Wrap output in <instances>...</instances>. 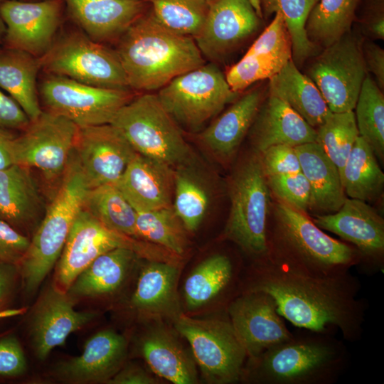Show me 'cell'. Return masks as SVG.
<instances>
[{
    "mask_svg": "<svg viewBox=\"0 0 384 384\" xmlns=\"http://www.w3.org/2000/svg\"><path fill=\"white\" fill-rule=\"evenodd\" d=\"M361 282L350 272L319 276L302 272L267 254L252 260L244 272L242 290L269 294L282 318L295 326L359 341L363 336L366 305L358 295ZM241 290V291H242Z\"/></svg>",
    "mask_w": 384,
    "mask_h": 384,
    "instance_id": "cell-1",
    "label": "cell"
},
{
    "mask_svg": "<svg viewBox=\"0 0 384 384\" xmlns=\"http://www.w3.org/2000/svg\"><path fill=\"white\" fill-rule=\"evenodd\" d=\"M119 38L116 53L129 89L159 90L205 63L193 38L166 28L151 11L142 14Z\"/></svg>",
    "mask_w": 384,
    "mask_h": 384,
    "instance_id": "cell-2",
    "label": "cell"
},
{
    "mask_svg": "<svg viewBox=\"0 0 384 384\" xmlns=\"http://www.w3.org/2000/svg\"><path fill=\"white\" fill-rule=\"evenodd\" d=\"M334 334L307 329L247 359L240 381L252 384H334L349 352Z\"/></svg>",
    "mask_w": 384,
    "mask_h": 384,
    "instance_id": "cell-3",
    "label": "cell"
},
{
    "mask_svg": "<svg viewBox=\"0 0 384 384\" xmlns=\"http://www.w3.org/2000/svg\"><path fill=\"white\" fill-rule=\"evenodd\" d=\"M267 255L302 272L334 276L357 266L360 255L349 245L326 234L302 213L279 201L274 223L267 227Z\"/></svg>",
    "mask_w": 384,
    "mask_h": 384,
    "instance_id": "cell-4",
    "label": "cell"
},
{
    "mask_svg": "<svg viewBox=\"0 0 384 384\" xmlns=\"http://www.w3.org/2000/svg\"><path fill=\"white\" fill-rule=\"evenodd\" d=\"M62 181L18 265L23 289L34 293L58 260L89 187L74 154Z\"/></svg>",
    "mask_w": 384,
    "mask_h": 384,
    "instance_id": "cell-5",
    "label": "cell"
},
{
    "mask_svg": "<svg viewBox=\"0 0 384 384\" xmlns=\"http://www.w3.org/2000/svg\"><path fill=\"white\" fill-rule=\"evenodd\" d=\"M230 210L221 238L236 245L251 260L268 252L270 189L260 154L245 158L228 182Z\"/></svg>",
    "mask_w": 384,
    "mask_h": 384,
    "instance_id": "cell-6",
    "label": "cell"
},
{
    "mask_svg": "<svg viewBox=\"0 0 384 384\" xmlns=\"http://www.w3.org/2000/svg\"><path fill=\"white\" fill-rule=\"evenodd\" d=\"M134 151L175 169L196 161L181 127L165 110L156 94L134 97L115 114L111 123Z\"/></svg>",
    "mask_w": 384,
    "mask_h": 384,
    "instance_id": "cell-7",
    "label": "cell"
},
{
    "mask_svg": "<svg viewBox=\"0 0 384 384\" xmlns=\"http://www.w3.org/2000/svg\"><path fill=\"white\" fill-rule=\"evenodd\" d=\"M119 247L131 249L146 260L178 263L180 258L158 245L110 229L82 208L58 260L53 284L67 292L75 278L95 259Z\"/></svg>",
    "mask_w": 384,
    "mask_h": 384,
    "instance_id": "cell-8",
    "label": "cell"
},
{
    "mask_svg": "<svg viewBox=\"0 0 384 384\" xmlns=\"http://www.w3.org/2000/svg\"><path fill=\"white\" fill-rule=\"evenodd\" d=\"M173 321L177 333L188 342L208 383L231 384L241 380L247 356L227 311L225 316L210 319L181 313Z\"/></svg>",
    "mask_w": 384,
    "mask_h": 384,
    "instance_id": "cell-9",
    "label": "cell"
},
{
    "mask_svg": "<svg viewBox=\"0 0 384 384\" xmlns=\"http://www.w3.org/2000/svg\"><path fill=\"white\" fill-rule=\"evenodd\" d=\"M238 94L212 62L176 77L156 95L181 129L196 131L234 102Z\"/></svg>",
    "mask_w": 384,
    "mask_h": 384,
    "instance_id": "cell-10",
    "label": "cell"
},
{
    "mask_svg": "<svg viewBox=\"0 0 384 384\" xmlns=\"http://www.w3.org/2000/svg\"><path fill=\"white\" fill-rule=\"evenodd\" d=\"M39 60L41 67L50 75L100 87L129 88L116 51L86 34L73 32L64 35L54 41Z\"/></svg>",
    "mask_w": 384,
    "mask_h": 384,
    "instance_id": "cell-11",
    "label": "cell"
},
{
    "mask_svg": "<svg viewBox=\"0 0 384 384\" xmlns=\"http://www.w3.org/2000/svg\"><path fill=\"white\" fill-rule=\"evenodd\" d=\"M363 43L351 31L324 48L306 75L321 92L332 112L353 111L368 75Z\"/></svg>",
    "mask_w": 384,
    "mask_h": 384,
    "instance_id": "cell-12",
    "label": "cell"
},
{
    "mask_svg": "<svg viewBox=\"0 0 384 384\" xmlns=\"http://www.w3.org/2000/svg\"><path fill=\"white\" fill-rule=\"evenodd\" d=\"M40 92L48 111L66 117L79 128L111 123L134 97L129 88L100 87L50 74L41 83Z\"/></svg>",
    "mask_w": 384,
    "mask_h": 384,
    "instance_id": "cell-13",
    "label": "cell"
},
{
    "mask_svg": "<svg viewBox=\"0 0 384 384\" xmlns=\"http://www.w3.org/2000/svg\"><path fill=\"white\" fill-rule=\"evenodd\" d=\"M79 127L49 111L30 121L16 136L15 164L38 169L48 180L63 176L74 151Z\"/></svg>",
    "mask_w": 384,
    "mask_h": 384,
    "instance_id": "cell-14",
    "label": "cell"
},
{
    "mask_svg": "<svg viewBox=\"0 0 384 384\" xmlns=\"http://www.w3.org/2000/svg\"><path fill=\"white\" fill-rule=\"evenodd\" d=\"M321 230L351 242L358 251L361 272L373 275L384 268V220L366 201L346 198L336 212L311 219Z\"/></svg>",
    "mask_w": 384,
    "mask_h": 384,
    "instance_id": "cell-15",
    "label": "cell"
},
{
    "mask_svg": "<svg viewBox=\"0 0 384 384\" xmlns=\"http://www.w3.org/2000/svg\"><path fill=\"white\" fill-rule=\"evenodd\" d=\"M234 330L245 349L247 359L289 338L287 327L273 298L257 290H242L226 306Z\"/></svg>",
    "mask_w": 384,
    "mask_h": 384,
    "instance_id": "cell-16",
    "label": "cell"
},
{
    "mask_svg": "<svg viewBox=\"0 0 384 384\" xmlns=\"http://www.w3.org/2000/svg\"><path fill=\"white\" fill-rule=\"evenodd\" d=\"M136 153L110 123L79 128L74 154L90 189L115 184Z\"/></svg>",
    "mask_w": 384,
    "mask_h": 384,
    "instance_id": "cell-17",
    "label": "cell"
},
{
    "mask_svg": "<svg viewBox=\"0 0 384 384\" xmlns=\"http://www.w3.org/2000/svg\"><path fill=\"white\" fill-rule=\"evenodd\" d=\"M0 14L6 27L1 45L36 58L43 56L53 45L60 23L58 1L4 0Z\"/></svg>",
    "mask_w": 384,
    "mask_h": 384,
    "instance_id": "cell-18",
    "label": "cell"
},
{
    "mask_svg": "<svg viewBox=\"0 0 384 384\" xmlns=\"http://www.w3.org/2000/svg\"><path fill=\"white\" fill-rule=\"evenodd\" d=\"M260 18L248 0H215L194 40L203 57L221 60L258 30Z\"/></svg>",
    "mask_w": 384,
    "mask_h": 384,
    "instance_id": "cell-19",
    "label": "cell"
},
{
    "mask_svg": "<svg viewBox=\"0 0 384 384\" xmlns=\"http://www.w3.org/2000/svg\"><path fill=\"white\" fill-rule=\"evenodd\" d=\"M75 301L53 284L40 296L30 321L32 346L39 360H45L53 348L65 343L70 334L96 316L92 311L75 310Z\"/></svg>",
    "mask_w": 384,
    "mask_h": 384,
    "instance_id": "cell-20",
    "label": "cell"
},
{
    "mask_svg": "<svg viewBox=\"0 0 384 384\" xmlns=\"http://www.w3.org/2000/svg\"><path fill=\"white\" fill-rule=\"evenodd\" d=\"M127 351L124 336L102 330L86 341L80 356L61 362L55 375L66 383H107L122 368Z\"/></svg>",
    "mask_w": 384,
    "mask_h": 384,
    "instance_id": "cell-21",
    "label": "cell"
},
{
    "mask_svg": "<svg viewBox=\"0 0 384 384\" xmlns=\"http://www.w3.org/2000/svg\"><path fill=\"white\" fill-rule=\"evenodd\" d=\"M115 185L136 211L171 206L174 169L136 153Z\"/></svg>",
    "mask_w": 384,
    "mask_h": 384,
    "instance_id": "cell-22",
    "label": "cell"
},
{
    "mask_svg": "<svg viewBox=\"0 0 384 384\" xmlns=\"http://www.w3.org/2000/svg\"><path fill=\"white\" fill-rule=\"evenodd\" d=\"M249 131L258 154L273 145L297 146L316 140L315 128L284 101L270 95L262 101Z\"/></svg>",
    "mask_w": 384,
    "mask_h": 384,
    "instance_id": "cell-23",
    "label": "cell"
},
{
    "mask_svg": "<svg viewBox=\"0 0 384 384\" xmlns=\"http://www.w3.org/2000/svg\"><path fill=\"white\" fill-rule=\"evenodd\" d=\"M240 267L229 254H213L200 262L189 274L183 284L184 302L195 310L218 298L228 304L242 290Z\"/></svg>",
    "mask_w": 384,
    "mask_h": 384,
    "instance_id": "cell-24",
    "label": "cell"
},
{
    "mask_svg": "<svg viewBox=\"0 0 384 384\" xmlns=\"http://www.w3.org/2000/svg\"><path fill=\"white\" fill-rule=\"evenodd\" d=\"M130 300L132 309L152 319H174L182 313L177 283L179 268L176 262L146 260Z\"/></svg>",
    "mask_w": 384,
    "mask_h": 384,
    "instance_id": "cell-25",
    "label": "cell"
},
{
    "mask_svg": "<svg viewBox=\"0 0 384 384\" xmlns=\"http://www.w3.org/2000/svg\"><path fill=\"white\" fill-rule=\"evenodd\" d=\"M261 87L239 99L198 135L199 142L216 159L226 161L238 151L253 123L263 101Z\"/></svg>",
    "mask_w": 384,
    "mask_h": 384,
    "instance_id": "cell-26",
    "label": "cell"
},
{
    "mask_svg": "<svg viewBox=\"0 0 384 384\" xmlns=\"http://www.w3.org/2000/svg\"><path fill=\"white\" fill-rule=\"evenodd\" d=\"M139 348L155 375L175 384L197 383L193 354L187 352L175 334L164 324H152L140 338Z\"/></svg>",
    "mask_w": 384,
    "mask_h": 384,
    "instance_id": "cell-27",
    "label": "cell"
},
{
    "mask_svg": "<svg viewBox=\"0 0 384 384\" xmlns=\"http://www.w3.org/2000/svg\"><path fill=\"white\" fill-rule=\"evenodd\" d=\"M77 23L96 42L120 37L143 14L140 0H66Z\"/></svg>",
    "mask_w": 384,
    "mask_h": 384,
    "instance_id": "cell-28",
    "label": "cell"
},
{
    "mask_svg": "<svg viewBox=\"0 0 384 384\" xmlns=\"http://www.w3.org/2000/svg\"><path fill=\"white\" fill-rule=\"evenodd\" d=\"M42 208L30 168L15 164L0 169V220L23 233L38 220Z\"/></svg>",
    "mask_w": 384,
    "mask_h": 384,
    "instance_id": "cell-29",
    "label": "cell"
},
{
    "mask_svg": "<svg viewBox=\"0 0 384 384\" xmlns=\"http://www.w3.org/2000/svg\"><path fill=\"white\" fill-rule=\"evenodd\" d=\"M295 149L302 172L311 188L309 210L324 214L337 211L346 198L337 167L316 142Z\"/></svg>",
    "mask_w": 384,
    "mask_h": 384,
    "instance_id": "cell-30",
    "label": "cell"
},
{
    "mask_svg": "<svg viewBox=\"0 0 384 384\" xmlns=\"http://www.w3.org/2000/svg\"><path fill=\"white\" fill-rule=\"evenodd\" d=\"M269 80V95L284 101L314 128L331 112L318 87L292 59Z\"/></svg>",
    "mask_w": 384,
    "mask_h": 384,
    "instance_id": "cell-31",
    "label": "cell"
},
{
    "mask_svg": "<svg viewBox=\"0 0 384 384\" xmlns=\"http://www.w3.org/2000/svg\"><path fill=\"white\" fill-rule=\"evenodd\" d=\"M138 258L134 250L124 247L103 253L80 273L67 293L75 300L112 294L122 285Z\"/></svg>",
    "mask_w": 384,
    "mask_h": 384,
    "instance_id": "cell-32",
    "label": "cell"
},
{
    "mask_svg": "<svg viewBox=\"0 0 384 384\" xmlns=\"http://www.w3.org/2000/svg\"><path fill=\"white\" fill-rule=\"evenodd\" d=\"M41 68L39 58L0 46V87L18 103L30 121L43 112L36 88Z\"/></svg>",
    "mask_w": 384,
    "mask_h": 384,
    "instance_id": "cell-33",
    "label": "cell"
},
{
    "mask_svg": "<svg viewBox=\"0 0 384 384\" xmlns=\"http://www.w3.org/2000/svg\"><path fill=\"white\" fill-rule=\"evenodd\" d=\"M345 193L363 201H373L382 193L384 174L371 146L360 136L341 174Z\"/></svg>",
    "mask_w": 384,
    "mask_h": 384,
    "instance_id": "cell-34",
    "label": "cell"
},
{
    "mask_svg": "<svg viewBox=\"0 0 384 384\" xmlns=\"http://www.w3.org/2000/svg\"><path fill=\"white\" fill-rule=\"evenodd\" d=\"M195 161L174 169L172 206L188 232H195L205 218L209 206L206 183L195 169Z\"/></svg>",
    "mask_w": 384,
    "mask_h": 384,
    "instance_id": "cell-35",
    "label": "cell"
},
{
    "mask_svg": "<svg viewBox=\"0 0 384 384\" xmlns=\"http://www.w3.org/2000/svg\"><path fill=\"white\" fill-rule=\"evenodd\" d=\"M360 0H319L306 24L309 39L323 48L351 31Z\"/></svg>",
    "mask_w": 384,
    "mask_h": 384,
    "instance_id": "cell-36",
    "label": "cell"
},
{
    "mask_svg": "<svg viewBox=\"0 0 384 384\" xmlns=\"http://www.w3.org/2000/svg\"><path fill=\"white\" fill-rule=\"evenodd\" d=\"M187 232L172 206L137 211V239L158 245L179 257L188 248Z\"/></svg>",
    "mask_w": 384,
    "mask_h": 384,
    "instance_id": "cell-37",
    "label": "cell"
},
{
    "mask_svg": "<svg viewBox=\"0 0 384 384\" xmlns=\"http://www.w3.org/2000/svg\"><path fill=\"white\" fill-rule=\"evenodd\" d=\"M83 208L110 229L137 238V211L115 184L89 189Z\"/></svg>",
    "mask_w": 384,
    "mask_h": 384,
    "instance_id": "cell-38",
    "label": "cell"
},
{
    "mask_svg": "<svg viewBox=\"0 0 384 384\" xmlns=\"http://www.w3.org/2000/svg\"><path fill=\"white\" fill-rule=\"evenodd\" d=\"M319 0H261L266 16L282 14L291 37L292 60L301 65L318 52L319 47L308 38L306 24L309 15Z\"/></svg>",
    "mask_w": 384,
    "mask_h": 384,
    "instance_id": "cell-39",
    "label": "cell"
},
{
    "mask_svg": "<svg viewBox=\"0 0 384 384\" xmlns=\"http://www.w3.org/2000/svg\"><path fill=\"white\" fill-rule=\"evenodd\" d=\"M359 136L380 159L384 157V96L376 82L368 74L355 106Z\"/></svg>",
    "mask_w": 384,
    "mask_h": 384,
    "instance_id": "cell-40",
    "label": "cell"
},
{
    "mask_svg": "<svg viewBox=\"0 0 384 384\" xmlns=\"http://www.w3.org/2000/svg\"><path fill=\"white\" fill-rule=\"evenodd\" d=\"M316 130V142L337 167L341 176L348 156L359 137L353 110L331 112Z\"/></svg>",
    "mask_w": 384,
    "mask_h": 384,
    "instance_id": "cell-41",
    "label": "cell"
},
{
    "mask_svg": "<svg viewBox=\"0 0 384 384\" xmlns=\"http://www.w3.org/2000/svg\"><path fill=\"white\" fill-rule=\"evenodd\" d=\"M156 19L170 30L195 38L201 31L208 9L206 0H147Z\"/></svg>",
    "mask_w": 384,
    "mask_h": 384,
    "instance_id": "cell-42",
    "label": "cell"
},
{
    "mask_svg": "<svg viewBox=\"0 0 384 384\" xmlns=\"http://www.w3.org/2000/svg\"><path fill=\"white\" fill-rule=\"evenodd\" d=\"M290 57L265 53H245L225 75L227 82L239 93L254 82L270 79L278 73L291 60Z\"/></svg>",
    "mask_w": 384,
    "mask_h": 384,
    "instance_id": "cell-43",
    "label": "cell"
},
{
    "mask_svg": "<svg viewBox=\"0 0 384 384\" xmlns=\"http://www.w3.org/2000/svg\"><path fill=\"white\" fill-rule=\"evenodd\" d=\"M266 180L270 191L273 192L279 201L304 213L309 210L311 188L302 171L267 176Z\"/></svg>",
    "mask_w": 384,
    "mask_h": 384,
    "instance_id": "cell-44",
    "label": "cell"
},
{
    "mask_svg": "<svg viewBox=\"0 0 384 384\" xmlns=\"http://www.w3.org/2000/svg\"><path fill=\"white\" fill-rule=\"evenodd\" d=\"M265 177L302 171L295 146L273 145L260 154Z\"/></svg>",
    "mask_w": 384,
    "mask_h": 384,
    "instance_id": "cell-45",
    "label": "cell"
},
{
    "mask_svg": "<svg viewBox=\"0 0 384 384\" xmlns=\"http://www.w3.org/2000/svg\"><path fill=\"white\" fill-rule=\"evenodd\" d=\"M24 351L18 338L12 333L0 336V380L17 378L26 370Z\"/></svg>",
    "mask_w": 384,
    "mask_h": 384,
    "instance_id": "cell-46",
    "label": "cell"
},
{
    "mask_svg": "<svg viewBox=\"0 0 384 384\" xmlns=\"http://www.w3.org/2000/svg\"><path fill=\"white\" fill-rule=\"evenodd\" d=\"M30 240L23 233L0 220V263L18 266L29 247Z\"/></svg>",
    "mask_w": 384,
    "mask_h": 384,
    "instance_id": "cell-47",
    "label": "cell"
},
{
    "mask_svg": "<svg viewBox=\"0 0 384 384\" xmlns=\"http://www.w3.org/2000/svg\"><path fill=\"white\" fill-rule=\"evenodd\" d=\"M19 278L18 266L0 263V319L14 316L21 311L8 308Z\"/></svg>",
    "mask_w": 384,
    "mask_h": 384,
    "instance_id": "cell-48",
    "label": "cell"
},
{
    "mask_svg": "<svg viewBox=\"0 0 384 384\" xmlns=\"http://www.w3.org/2000/svg\"><path fill=\"white\" fill-rule=\"evenodd\" d=\"M30 119L21 107L0 87V127L24 130Z\"/></svg>",
    "mask_w": 384,
    "mask_h": 384,
    "instance_id": "cell-49",
    "label": "cell"
},
{
    "mask_svg": "<svg viewBox=\"0 0 384 384\" xmlns=\"http://www.w3.org/2000/svg\"><path fill=\"white\" fill-rule=\"evenodd\" d=\"M362 48L367 70L374 75L376 83L383 90L384 87V50L372 42L363 43Z\"/></svg>",
    "mask_w": 384,
    "mask_h": 384,
    "instance_id": "cell-50",
    "label": "cell"
},
{
    "mask_svg": "<svg viewBox=\"0 0 384 384\" xmlns=\"http://www.w3.org/2000/svg\"><path fill=\"white\" fill-rule=\"evenodd\" d=\"M159 379L141 367L134 365L123 367L107 383L156 384Z\"/></svg>",
    "mask_w": 384,
    "mask_h": 384,
    "instance_id": "cell-51",
    "label": "cell"
},
{
    "mask_svg": "<svg viewBox=\"0 0 384 384\" xmlns=\"http://www.w3.org/2000/svg\"><path fill=\"white\" fill-rule=\"evenodd\" d=\"M16 135L12 130L0 127V169L15 164L14 147Z\"/></svg>",
    "mask_w": 384,
    "mask_h": 384,
    "instance_id": "cell-52",
    "label": "cell"
},
{
    "mask_svg": "<svg viewBox=\"0 0 384 384\" xmlns=\"http://www.w3.org/2000/svg\"><path fill=\"white\" fill-rule=\"evenodd\" d=\"M368 32L375 38L383 39L384 18L383 14H380L372 19L368 26Z\"/></svg>",
    "mask_w": 384,
    "mask_h": 384,
    "instance_id": "cell-53",
    "label": "cell"
},
{
    "mask_svg": "<svg viewBox=\"0 0 384 384\" xmlns=\"http://www.w3.org/2000/svg\"><path fill=\"white\" fill-rule=\"evenodd\" d=\"M250 3L251 6L255 11L256 14L260 18H262V4L261 0H248Z\"/></svg>",
    "mask_w": 384,
    "mask_h": 384,
    "instance_id": "cell-54",
    "label": "cell"
},
{
    "mask_svg": "<svg viewBox=\"0 0 384 384\" xmlns=\"http://www.w3.org/2000/svg\"><path fill=\"white\" fill-rule=\"evenodd\" d=\"M4 0H0V6ZM6 27L4 21L0 14V44H2L4 36L5 34Z\"/></svg>",
    "mask_w": 384,
    "mask_h": 384,
    "instance_id": "cell-55",
    "label": "cell"
},
{
    "mask_svg": "<svg viewBox=\"0 0 384 384\" xmlns=\"http://www.w3.org/2000/svg\"><path fill=\"white\" fill-rule=\"evenodd\" d=\"M208 4H210L211 3H213V1H215V0H206Z\"/></svg>",
    "mask_w": 384,
    "mask_h": 384,
    "instance_id": "cell-56",
    "label": "cell"
}]
</instances>
